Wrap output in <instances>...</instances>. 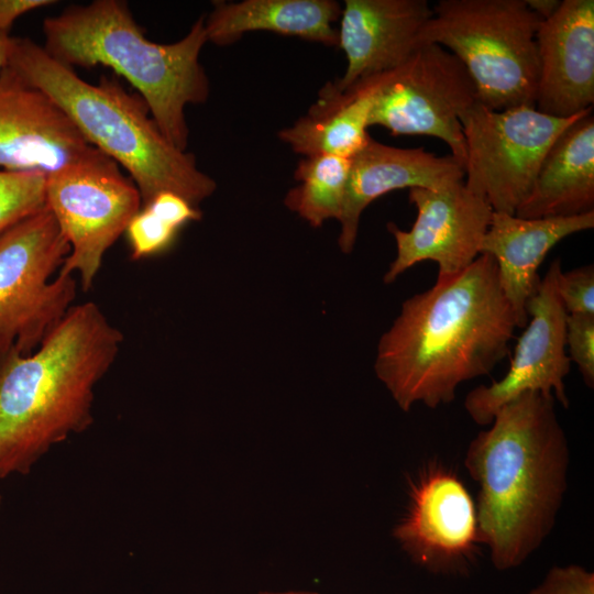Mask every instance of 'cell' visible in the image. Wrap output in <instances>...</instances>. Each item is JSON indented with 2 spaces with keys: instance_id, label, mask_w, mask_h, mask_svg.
I'll return each instance as SVG.
<instances>
[{
  "instance_id": "cb8c5ba5",
  "label": "cell",
  "mask_w": 594,
  "mask_h": 594,
  "mask_svg": "<svg viewBox=\"0 0 594 594\" xmlns=\"http://www.w3.org/2000/svg\"><path fill=\"white\" fill-rule=\"evenodd\" d=\"M45 186L43 174L0 170V237L46 207Z\"/></svg>"
},
{
  "instance_id": "7a4b0ae2",
  "label": "cell",
  "mask_w": 594,
  "mask_h": 594,
  "mask_svg": "<svg viewBox=\"0 0 594 594\" xmlns=\"http://www.w3.org/2000/svg\"><path fill=\"white\" fill-rule=\"evenodd\" d=\"M470 442L480 540L498 570L520 565L552 530L566 491L568 440L556 399L527 392L503 405Z\"/></svg>"
},
{
  "instance_id": "5bb4252c",
  "label": "cell",
  "mask_w": 594,
  "mask_h": 594,
  "mask_svg": "<svg viewBox=\"0 0 594 594\" xmlns=\"http://www.w3.org/2000/svg\"><path fill=\"white\" fill-rule=\"evenodd\" d=\"M95 151L64 110L7 66L0 73V167L45 176Z\"/></svg>"
},
{
  "instance_id": "4316f807",
  "label": "cell",
  "mask_w": 594,
  "mask_h": 594,
  "mask_svg": "<svg viewBox=\"0 0 594 594\" xmlns=\"http://www.w3.org/2000/svg\"><path fill=\"white\" fill-rule=\"evenodd\" d=\"M529 594H594V573L576 564L554 566Z\"/></svg>"
},
{
  "instance_id": "e0dca14e",
  "label": "cell",
  "mask_w": 594,
  "mask_h": 594,
  "mask_svg": "<svg viewBox=\"0 0 594 594\" xmlns=\"http://www.w3.org/2000/svg\"><path fill=\"white\" fill-rule=\"evenodd\" d=\"M464 167L453 156H437L422 147L400 148L370 139L351 158L339 246L353 251L364 209L381 196L403 188L439 189L463 182Z\"/></svg>"
},
{
  "instance_id": "ac0fdd59",
  "label": "cell",
  "mask_w": 594,
  "mask_h": 594,
  "mask_svg": "<svg viewBox=\"0 0 594 594\" xmlns=\"http://www.w3.org/2000/svg\"><path fill=\"white\" fill-rule=\"evenodd\" d=\"M594 227V211L537 219L493 211L480 254L497 265L501 289L512 306L518 328L526 327V306L540 282L538 268L562 239Z\"/></svg>"
},
{
  "instance_id": "30bf717a",
  "label": "cell",
  "mask_w": 594,
  "mask_h": 594,
  "mask_svg": "<svg viewBox=\"0 0 594 594\" xmlns=\"http://www.w3.org/2000/svg\"><path fill=\"white\" fill-rule=\"evenodd\" d=\"M359 82L373 96L370 127L381 125L393 135L435 136L464 164L460 114L477 96L468 70L452 53L425 44L398 68Z\"/></svg>"
},
{
  "instance_id": "1f68e13d",
  "label": "cell",
  "mask_w": 594,
  "mask_h": 594,
  "mask_svg": "<svg viewBox=\"0 0 594 594\" xmlns=\"http://www.w3.org/2000/svg\"><path fill=\"white\" fill-rule=\"evenodd\" d=\"M0 506H1V495H0Z\"/></svg>"
},
{
  "instance_id": "7c38bea8",
  "label": "cell",
  "mask_w": 594,
  "mask_h": 594,
  "mask_svg": "<svg viewBox=\"0 0 594 594\" xmlns=\"http://www.w3.org/2000/svg\"><path fill=\"white\" fill-rule=\"evenodd\" d=\"M408 198L417 208V219L409 231L388 223L397 253L384 282H394L422 261L437 263V278L459 274L472 264L480 255L492 207L463 182L439 189L410 188Z\"/></svg>"
},
{
  "instance_id": "6da1fadb",
  "label": "cell",
  "mask_w": 594,
  "mask_h": 594,
  "mask_svg": "<svg viewBox=\"0 0 594 594\" xmlns=\"http://www.w3.org/2000/svg\"><path fill=\"white\" fill-rule=\"evenodd\" d=\"M516 328L496 262L480 254L403 302L378 341L375 373L404 411L417 403L437 408L454 399L460 384L494 370Z\"/></svg>"
},
{
  "instance_id": "d4e9b609",
  "label": "cell",
  "mask_w": 594,
  "mask_h": 594,
  "mask_svg": "<svg viewBox=\"0 0 594 594\" xmlns=\"http://www.w3.org/2000/svg\"><path fill=\"white\" fill-rule=\"evenodd\" d=\"M565 345L584 383L594 386V315L570 314L566 317Z\"/></svg>"
},
{
  "instance_id": "484cf974",
  "label": "cell",
  "mask_w": 594,
  "mask_h": 594,
  "mask_svg": "<svg viewBox=\"0 0 594 594\" xmlns=\"http://www.w3.org/2000/svg\"><path fill=\"white\" fill-rule=\"evenodd\" d=\"M558 292L563 307L570 314L594 315V267L586 265L561 272Z\"/></svg>"
},
{
  "instance_id": "44dd1931",
  "label": "cell",
  "mask_w": 594,
  "mask_h": 594,
  "mask_svg": "<svg viewBox=\"0 0 594 594\" xmlns=\"http://www.w3.org/2000/svg\"><path fill=\"white\" fill-rule=\"evenodd\" d=\"M373 96L363 82L339 91L326 84L308 113L278 132L295 153L352 158L371 139L367 133Z\"/></svg>"
},
{
  "instance_id": "9c48e42d",
  "label": "cell",
  "mask_w": 594,
  "mask_h": 594,
  "mask_svg": "<svg viewBox=\"0 0 594 594\" xmlns=\"http://www.w3.org/2000/svg\"><path fill=\"white\" fill-rule=\"evenodd\" d=\"M46 207L70 246L59 274L77 273L88 290L105 254L142 207L140 191L119 165L95 148L46 176Z\"/></svg>"
},
{
  "instance_id": "ffe728a7",
  "label": "cell",
  "mask_w": 594,
  "mask_h": 594,
  "mask_svg": "<svg viewBox=\"0 0 594 594\" xmlns=\"http://www.w3.org/2000/svg\"><path fill=\"white\" fill-rule=\"evenodd\" d=\"M342 7L334 0H243L215 1L205 16L208 42L226 46L243 34L268 31L298 36L326 46L339 45V32L333 23Z\"/></svg>"
},
{
  "instance_id": "3957f363",
  "label": "cell",
  "mask_w": 594,
  "mask_h": 594,
  "mask_svg": "<svg viewBox=\"0 0 594 594\" xmlns=\"http://www.w3.org/2000/svg\"><path fill=\"white\" fill-rule=\"evenodd\" d=\"M123 334L94 301L73 306L32 353L0 355V480L25 475L94 422L95 391Z\"/></svg>"
},
{
  "instance_id": "7402d4cb",
  "label": "cell",
  "mask_w": 594,
  "mask_h": 594,
  "mask_svg": "<svg viewBox=\"0 0 594 594\" xmlns=\"http://www.w3.org/2000/svg\"><path fill=\"white\" fill-rule=\"evenodd\" d=\"M350 167L351 158L336 155L301 158L294 173L299 184L287 193L286 207L314 228L328 219L339 220Z\"/></svg>"
},
{
  "instance_id": "603a6c76",
  "label": "cell",
  "mask_w": 594,
  "mask_h": 594,
  "mask_svg": "<svg viewBox=\"0 0 594 594\" xmlns=\"http://www.w3.org/2000/svg\"><path fill=\"white\" fill-rule=\"evenodd\" d=\"M201 219V211L183 197L164 191L141 207L127 230L131 258L141 260L167 250L178 230L190 221Z\"/></svg>"
},
{
  "instance_id": "277c9868",
  "label": "cell",
  "mask_w": 594,
  "mask_h": 594,
  "mask_svg": "<svg viewBox=\"0 0 594 594\" xmlns=\"http://www.w3.org/2000/svg\"><path fill=\"white\" fill-rule=\"evenodd\" d=\"M44 51L70 67L107 66L124 77L146 103L163 135L186 151L189 129L185 108L205 103L208 76L199 62L208 42L205 15L180 40H148L125 1L72 4L43 22Z\"/></svg>"
},
{
  "instance_id": "8992f818",
  "label": "cell",
  "mask_w": 594,
  "mask_h": 594,
  "mask_svg": "<svg viewBox=\"0 0 594 594\" xmlns=\"http://www.w3.org/2000/svg\"><path fill=\"white\" fill-rule=\"evenodd\" d=\"M420 32L465 67L477 101L492 110L535 107L539 77L536 42L543 21L526 0H440Z\"/></svg>"
},
{
  "instance_id": "f1b7e54d",
  "label": "cell",
  "mask_w": 594,
  "mask_h": 594,
  "mask_svg": "<svg viewBox=\"0 0 594 594\" xmlns=\"http://www.w3.org/2000/svg\"><path fill=\"white\" fill-rule=\"evenodd\" d=\"M560 2L558 0H526L528 8L543 21L558 10Z\"/></svg>"
},
{
  "instance_id": "ba28073f",
  "label": "cell",
  "mask_w": 594,
  "mask_h": 594,
  "mask_svg": "<svg viewBox=\"0 0 594 594\" xmlns=\"http://www.w3.org/2000/svg\"><path fill=\"white\" fill-rule=\"evenodd\" d=\"M586 110L557 118L520 106L492 110L476 101L460 114L465 143V187L496 212L515 215L528 197L557 138Z\"/></svg>"
},
{
  "instance_id": "d6986e66",
  "label": "cell",
  "mask_w": 594,
  "mask_h": 594,
  "mask_svg": "<svg viewBox=\"0 0 594 594\" xmlns=\"http://www.w3.org/2000/svg\"><path fill=\"white\" fill-rule=\"evenodd\" d=\"M594 211V117L575 119L544 155L532 188L515 216L570 217Z\"/></svg>"
},
{
  "instance_id": "f546056e",
  "label": "cell",
  "mask_w": 594,
  "mask_h": 594,
  "mask_svg": "<svg viewBox=\"0 0 594 594\" xmlns=\"http://www.w3.org/2000/svg\"><path fill=\"white\" fill-rule=\"evenodd\" d=\"M14 37L0 33V73L7 66Z\"/></svg>"
},
{
  "instance_id": "8fae6325",
  "label": "cell",
  "mask_w": 594,
  "mask_h": 594,
  "mask_svg": "<svg viewBox=\"0 0 594 594\" xmlns=\"http://www.w3.org/2000/svg\"><path fill=\"white\" fill-rule=\"evenodd\" d=\"M561 272L557 258L540 278L526 306L531 319L517 341L505 376L466 395L464 408L475 424L490 425L503 405L527 392L552 396L564 408L569 407L564 378L571 361L565 352L568 314L558 292Z\"/></svg>"
},
{
  "instance_id": "52a82bcc",
  "label": "cell",
  "mask_w": 594,
  "mask_h": 594,
  "mask_svg": "<svg viewBox=\"0 0 594 594\" xmlns=\"http://www.w3.org/2000/svg\"><path fill=\"white\" fill-rule=\"evenodd\" d=\"M69 252L47 207L0 237V355L32 353L74 306L76 280L58 273Z\"/></svg>"
},
{
  "instance_id": "83f0119b",
  "label": "cell",
  "mask_w": 594,
  "mask_h": 594,
  "mask_svg": "<svg viewBox=\"0 0 594 594\" xmlns=\"http://www.w3.org/2000/svg\"><path fill=\"white\" fill-rule=\"evenodd\" d=\"M54 3H56L54 0H0V33L9 34L19 16Z\"/></svg>"
},
{
  "instance_id": "4dcf8cb0",
  "label": "cell",
  "mask_w": 594,
  "mask_h": 594,
  "mask_svg": "<svg viewBox=\"0 0 594 594\" xmlns=\"http://www.w3.org/2000/svg\"><path fill=\"white\" fill-rule=\"evenodd\" d=\"M260 594H318L308 591H288V592H261Z\"/></svg>"
},
{
  "instance_id": "4fadbf2b",
  "label": "cell",
  "mask_w": 594,
  "mask_h": 594,
  "mask_svg": "<svg viewBox=\"0 0 594 594\" xmlns=\"http://www.w3.org/2000/svg\"><path fill=\"white\" fill-rule=\"evenodd\" d=\"M393 535L416 563L431 571L464 565L482 544L471 494L440 463L424 466L410 481L406 512Z\"/></svg>"
},
{
  "instance_id": "2e32d148",
  "label": "cell",
  "mask_w": 594,
  "mask_h": 594,
  "mask_svg": "<svg viewBox=\"0 0 594 594\" xmlns=\"http://www.w3.org/2000/svg\"><path fill=\"white\" fill-rule=\"evenodd\" d=\"M432 14L426 0H345L338 46L348 64L334 87L344 91L402 66L421 46L420 32Z\"/></svg>"
},
{
  "instance_id": "5b68a950",
  "label": "cell",
  "mask_w": 594,
  "mask_h": 594,
  "mask_svg": "<svg viewBox=\"0 0 594 594\" xmlns=\"http://www.w3.org/2000/svg\"><path fill=\"white\" fill-rule=\"evenodd\" d=\"M7 67L50 96L86 141L122 166L138 187L142 207L169 191L199 206L217 189L193 153L178 150L163 135L144 100L114 78L97 84L52 58L30 38L14 37Z\"/></svg>"
},
{
  "instance_id": "9a60e30c",
  "label": "cell",
  "mask_w": 594,
  "mask_h": 594,
  "mask_svg": "<svg viewBox=\"0 0 594 594\" xmlns=\"http://www.w3.org/2000/svg\"><path fill=\"white\" fill-rule=\"evenodd\" d=\"M536 42L540 67L535 108L557 118L593 109L594 1H561L541 22Z\"/></svg>"
}]
</instances>
